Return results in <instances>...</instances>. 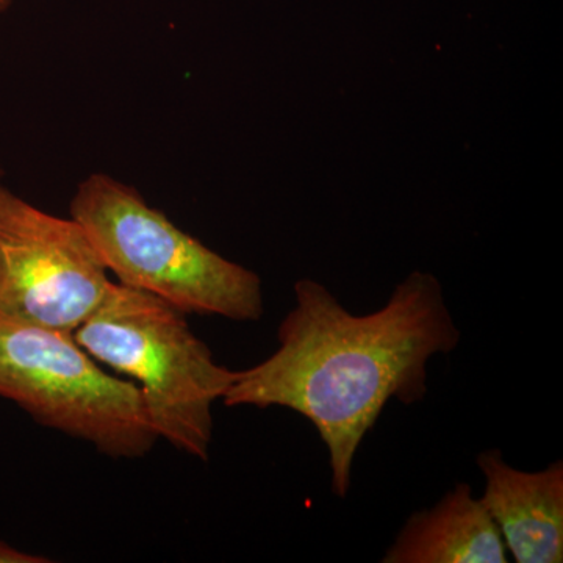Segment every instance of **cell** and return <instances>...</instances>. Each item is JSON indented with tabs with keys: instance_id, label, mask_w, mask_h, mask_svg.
Segmentation results:
<instances>
[{
	"instance_id": "6da1fadb",
	"label": "cell",
	"mask_w": 563,
	"mask_h": 563,
	"mask_svg": "<svg viewBox=\"0 0 563 563\" xmlns=\"http://www.w3.org/2000/svg\"><path fill=\"white\" fill-rule=\"evenodd\" d=\"M277 342L268 358L236 372L221 401L307 418L328 448L333 495L346 498L355 455L384 407L420 402L428 363L453 352L461 331L439 279L413 272L368 314H352L320 282H296Z\"/></svg>"
},
{
	"instance_id": "7a4b0ae2",
	"label": "cell",
	"mask_w": 563,
	"mask_h": 563,
	"mask_svg": "<svg viewBox=\"0 0 563 563\" xmlns=\"http://www.w3.org/2000/svg\"><path fill=\"white\" fill-rule=\"evenodd\" d=\"M69 213L118 284L157 296L185 314L240 322L263 317L258 274L181 231L131 185L91 174L74 192Z\"/></svg>"
},
{
	"instance_id": "3957f363",
	"label": "cell",
	"mask_w": 563,
	"mask_h": 563,
	"mask_svg": "<svg viewBox=\"0 0 563 563\" xmlns=\"http://www.w3.org/2000/svg\"><path fill=\"white\" fill-rule=\"evenodd\" d=\"M184 312L157 296L114 282L101 306L73 335L95 361L140 388L158 439L207 461L213 404L236 372L218 365Z\"/></svg>"
},
{
	"instance_id": "277c9868",
	"label": "cell",
	"mask_w": 563,
	"mask_h": 563,
	"mask_svg": "<svg viewBox=\"0 0 563 563\" xmlns=\"http://www.w3.org/2000/svg\"><path fill=\"white\" fill-rule=\"evenodd\" d=\"M0 398L107 457H144L161 440L140 388L102 369L73 333L0 320Z\"/></svg>"
},
{
	"instance_id": "5b68a950",
	"label": "cell",
	"mask_w": 563,
	"mask_h": 563,
	"mask_svg": "<svg viewBox=\"0 0 563 563\" xmlns=\"http://www.w3.org/2000/svg\"><path fill=\"white\" fill-rule=\"evenodd\" d=\"M113 284L79 222L38 209L0 179V320L74 333Z\"/></svg>"
},
{
	"instance_id": "8992f818",
	"label": "cell",
	"mask_w": 563,
	"mask_h": 563,
	"mask_svg": "<svg viewBox=\"0 0 563 563\" xmlns=\"http://www.w3.org/2000/svg\"><path fill=\"white\" fill-rule=\"evenodd\" d=\"M485 477L479 501L518 563L563 561V462L523 472L504 461L501 451L477 455Z\"/></svg>"
},
{
	"instance_id": "52a82bcc",
	"label": "cell",
	"mask_w": 563,
	"mask_h": 563,
	"mask_svg": "<svg viewBox=\"0 0 563 563\" xmlns=\"http://www.w3.org/2000/svg\"><path fill=\"white\" fill-rule=\"evenodd\" d=\"M383 563H506L507 548L472 485L457 483L431 509L410 515Z\"/></svg>"
},
{
	"instance_id": "ba28073f",
	"label": "cell",
	"mask_w": 563,
	"mask_h": 563,
	"mask_svg": "<svg viewBox=\"0 0 563 563\" xmlns=\"http://www.w3.org/2000/svg\"><path fill=\"white\" fill-rule=\"evenodd\" d=\"M51 559L44 555L27 554L24 551L10 547L9 543L0 542V563H51Z\"/></svg>"
},
{
	"instance_id": "9c48e42d",
	"label": "cell",
	"mask_w": 563,
	"mask_h": 563,
	"mask_svg": "<svg viewBox=\"0 0 563 563\" xmlns=\"http://www.w3.org/2000/svg\"><path fill=\"white\" fill-rule=\"evenodd\" d=\"M13 5V0H0V14L5 13Z\"/></svg>"
},
{
	"instance_id": "30bf717a",
	"label": "cell",
	"mask_w": 563,
	"mask_h": 563,
	"mask_svg": "<svg viewBox=\"0 0 563 563\" xmlns=\"http://www.w3.org/2000/svg\"><path fill=\"white\" fill-rule=\"evenodd\" d=\"M0 179H2V169H0Z\"/></svg>"
}]
</instances>
